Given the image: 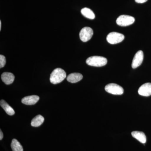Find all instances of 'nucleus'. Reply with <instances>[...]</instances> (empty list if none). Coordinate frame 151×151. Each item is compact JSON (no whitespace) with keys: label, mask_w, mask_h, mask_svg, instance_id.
<instances>
[{"label":"nucleus","mask_w":151,"mask_h":151,"mask_svg":"<svg viewBox=\"0 0 151 151\" xmlns=\"http://www.w3.org/2000/svg\"><path fill=\"white\" fill-rule=\"evenodd\" d=\"M66 77V73L63 69L60 68H57L52 72L50 80L52 84H57L62 82Z\"/></svg>","instance_id":"f257e3e1"},{"label":"nucleus","mask_w":151,"mask_h":151,"mask_svg":"<svg viewBox=\"0 0 151 151\" xmlns=\"http://www.w3.org/2000/svg\"><path fill=\"white\" fill-rule=\"evenodd\" d=\"M107 59L103 56H93L88 58L86 60V63L90 66L101 67L107 64Z\"/></svg>","instance_id":"f03ea898"},{"label":"nucleus","mask_w":151,"mask_h":151,"mask_svg":"<svg viewBox=\"0 0 151 151\" xmlns=\"http://www.w3.org/2000/svg\"><path fill=\"white\" fill-rule=\"evenodd\" d=\"M105 90L108 93L114 95H122L124 92V89L118 84L111 83L105 86Z\"/></svg>","instance_id":"7ed1b4c3"},{"label":"nucleus","mask_w":151,"mask_h":151,"mask_svg":"<svg viewBox=\"0 0 151 151\" xmlns=\"http://www.w3.org/2000/svg\"><path fill=\"white\" fill-rule=\"evenodd\" d=\"M135 22L134 18L127 15L120 16L116 20L117 24L122 27H126L133 24Z\"/></svg>","instance_id":"20e7f679"},{"label":"nucleus","mask_w":151,"mask_h":151,"mask_svg":"<svg viewBox=\"0 0 151 151\" xmlns=\"http://www.w3.org/2000/svg\"><path fill=\"white\" fill-rule=\"evenodd\" d=\"M124 38L125 37L122 34L117 32H112L107 35V40L111 44H116L123 41Z\"/></svg>","instance_id":"39448f33"},{"label":"nucleus","mask_w":151,"mask_h":151,"mask_svg":"<svg viewBox=\"0 0 151 151\" xmlns=\"http://www.w3.org/2000/svg\"><path fill=\"white\" fill-rule=\"evenodd\" d=\"M93 35V31L91 28L84 27L81 29L79 33L80 39L84 42H86L91 39Z\"/></svg>","instance_id":"423d86ee"},{"label":"nucleus","mask_w":151,"mask_h":151,"mask_svg":"<svg viewBox=\"0 0 151 151\" xmlns=\"http://www.w3.org/2000/svg\"><path fill=\"white\" fill-rule=\"evenodd\" d=\"M144 59V53L142 50L138 51L134 56L132 63V67L136 68L142 64Z\"/></svg>","instance_id":"0eeeda50"},{"label":"nucleus","mask_w":151,"mask_h":151,"mask_svg":"<svg viewBox=\"0 0 151 151\" xmlns=\"http://www.w3.org/2000/svg\"><path fill=\"white\" fill-rule=\"evenodd\" d=\"M138 93L142 96L149 97L151 95V83L143 84L138 89Z\"/></svg>","instance_id":"6e6552de"},{"label":"nucleus","mask_w":151,"mask_h":151,"mask_svg":"<svg viewBox=\"0 0 151 151\" xmlns=\"http://www.w3.org/2000/svg\"><path fill=\"white\" fill-rule=\"evenodd\" d=\"M40 97L37 95H31L24 97L22 100V103L26 105H33L37 103Z\"/></svg>","instance_id":"1a4fd4ad"},{"label":"nucleus","mask_w":151,"mask_h":151,"mask_svg":"<svg viewBox=\"0 0 151 151\" xmlns=\"http://www.w3.org/2000/svg\"><path fill=\"white\" fill-rule=\"evenodd\" d=\"M14 76L9 72H4L1 75V79L3 82L7 85L12 84L14 80Z\"/></svg>","instance_id":"9d476101"},{"label":"nucleus","mask_w":151,"mask_h":151,"mask_svg":"<svg viewBox=\"0 0 151 151\" xmlns=\"http://www.w3.org/2000/svg\"><path fill=\"white\" fill-rule=\"evenodd\" d=\"M83 78V76L80 73H71L67 77V80L70 83H74L81 81Z\"/></svg>","instance_id":"9b49d317"},{"label":"nucleus","mask_w":151,"mask_h":151,"mask_svg":"<svg viewBox=\"0 0 151 151\" xmlns=\"http://www.w3.org/2000/svg\"><path fill=\"white\" fill-rule=\"evenodd\" d=\"M132 135L133 137L137 139L139 142L142 144H145L147 141V138L145 133L143 132L139 131H134L132 133Z\"/></svg>","instance_id":"f8f14e48"},{"label":"nucleus","mask_w":151,"mask_h":151,"mask_svg":"<svg viewBox=\"0 0 151 151\" xmlns=\"http://www.w3.org/2000/svg\"><path fill=\"white\" fill-rule=\"evenodd\" d=\"M0 105L8 115L9 116H13L15 114V111L13 108L11 107L5 100H1L0 102Z\"/></svg>","instance_id":"ddd939ff"},{"label":"nucleus","mask_w":151,"mask_h":151,"mask_svg":"<svg viewBox=\"0 0 151 151\" xmlns=\"http://www.w3.org/2000/svg\"><path fill=\"white\" fill-rule=\"evenodd\" d=\"M44 121V118L41 115H37L32 120L31 125L33 127H38L42 124Z\"/></svg>","instance_id":"4468645a"},{"label":"nucleus","mask_w":151,"mask_h":151,"mask_svg":"<svg viewBox=\"0 0 151 151\" xmlns=\"http://www.w3.org/2000/svg\"><path fill=\"white\" fill-rule=\"evenodd\" d=\"M81 13L87 18L93 19L95 18V16L93 12L88 8H84L81 10Z\"/></svg>","instance_id":"2eb2a0df"},{"label":"nucleus","mask_w":151,"mask_h":151,"mask_svg":"<svg viewBox=\"0 0 151 151\" xmlns=\"http://www.w3.org/2000/svg\"><path fill=\"white\" fill-rule=\"evenodd\" d=\"M11 148L13 151H23L22 146L16 139H14L12 141Z\"/></svg>","instance_id":"dca6fc26"},{"label":"nucleus","mask_w":151,"mask_h":151,"mask_svg":"<svg viewBox=\"0 0 151 151\" xmlns=\"http://www.w3.org/2000/svg\"><path fill=\"white\" fill-rule=\"evenodd\" d=\"M6 59L5 57L2 55H0V68L4 67L6 65Z\"/></svg>","instance_id":"f3484780"},{"label":"nucleus","mask_w":151,"mask_h":151,"mask_svg":"<svg viewBox=\"0 0 151 151\" xmlns=\"http://www.w3.org/2000/svg\"><path fill=\"white\" fill-rule=\"evenodd\" d=\"M135 1L139 4H142L147 2V0H135Z\"/></svg>","instance_id":"a211bd4d"},{"label":"nucleus","mask_w":151,"mask_h":151,"mask_svg":"<svg viewBox=\"0 0 151 151\" xmlns=\"http://www.w3.org/2000/svg\"><path fill=\"white\" fill-rule=\"evenodd\" d=\"M3 137H4V134L1 130H0V140H1L2 139Z\"/></svg>","instance_id":"6ab92c4d"},{"label":"nucleus","mask_w":151,"mask_h":151,"mask_svg":"<svg viewBox=\"0 0 151 151\" xmlns=\"http://www.w3.org/2000/svg\"><path fill=\"white\" fill-rule=\"evenodd\" d=\"M1 21H0V30H1Z\"/></svg>","instance_id":"aec40b11"}]
</instances>
